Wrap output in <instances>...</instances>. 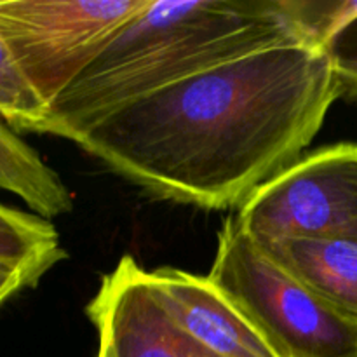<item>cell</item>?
I'll return each mask as SVG.
<instances>
[{
	"mask_svg": "<svg viewBox=\"0 0 357 357\" xmlns=\"http://www.w3.org/2000/svg\"><path fill=\"white\" fill-rule=\"evenodd\" d=\"M340 96L324 47L275 45L131 101L73 143L155 197L241 209L303 159Z\"/></svg>",
	"mask_w": 357,
	"mask_h": 357,
	"instance_id": "1",
	"label": "cell"
},
{
	"mask_svg": "<svg viewBox=\"0 0 357 357\" xmlns=\"http://www.w3.org/2000/svg\"><path fill=\"white\" fill-rule=\"evenodd\" d=\"M284 44H310L291 0H149L52 101L42 132L73 142L131 101Z\"/></svg>",
	"mask_w": 357,
	"mask_h": 357,
	"instance_id": "2",
	"label": "cell"
},
{
	"mask_svg": "<svg viewBox=\"0 0 357 357\" xmlns=\"http://www.w3.org/2000/svg\"><path fill=\"white\" fill-rule=\"evenodd\" d=\"M208 278L279 357H357V324L272 260L236 216L220 229Z\"/></svg>",
	"mask_w": 357,
	"mask_h": 357,
	"instance_id": "3",
	"label": "cell"
},
{
	"mask_svg": "<svg viewBox=\"0 0 357 357\" xmlns=\"http://www.w3.org/2000/svg\"><path fill=\"white\" fill-rule=\"evenodd\" d=\"M149 0H2L0 47L52 101Z\"/></svg>",
	"mask_w": 357,
	"mask_h": 357,
	"instance_id": "4",
	"label": "cell"
},
{
	"mask_svg": "<svg viewBox=\"0 0 357 357\" xmlns=\"http://www.w3.org/2000/svg\"><path fill=\"white\" fill-rule=\"evenodd\" d=\"M258 241L337 239L357 246V145L324 146L261 187L236 215Z\"/></svg>",
	"mask_w": 357,
	"mask_h": 357,
	"instance_id": "5",
	"label": "cell"
},
{
	"mask_svg": "<svg viewBox=\"0 0 357 357\" xmlns=\"http://www.w3.org/2000/svg\"><path fill=\"white\" fill-rule=\"evenodd\" d=\"M86 312L114 357H220L162 309L149 272L129 255L103 275Z\"/></svg>",
	"mask_w": 357,
	"mask_h": 357,
	"instance_id": "6",
	"label": "cell"
},
{
	"mask_svg": "<svg viewBox=\"0 0 357 357\" xmlns=\"http://www.w3.org/2000/svg\"><path fill=\"white\" fill-rule=\"evenodd\" d=\"M149 282L162 309L215 354L279 357L209 278L160 267L149 272Z\"/></svg>",
	"mask_w": 357,
	"mask_h": 357,
	"instance_id": "7",
	"label": "cell"
},
{
	"mask_svg": "<svg viewBox=\"0 0 357 357\" xmlns=\"http://www.w3.org/2000/svg\"><path fill=\"white\" fill-rule=\"evenodd\" d=\"M258 243L272 260L312 289L338 314L357 324L356 244L312 237H284Z\"/></svg>",
	"mask_w": 357,
	"mask_h": 357,
	"instance_id": "8",
	"label": "cell"
},
{
	"mask_svg": "<svg viewBox=\"0 0 357 357\" xmlns=\"http://www.w3.org/2000/svg\"><path fill=\"white\" fill-rule=\"evenodd\" d=\"M68 260L49 220L10 206L0 208V303L33 289L52 267Z\"/></svg>",
	"mask_w": 357,
	"mask_h": 357,
	"instance_id": "9",
	"label": "cell"
},
{
	"mask_svg": "<svg viewBox=\"0 0 357 357\" xmlns=\"http://www.w3.org/2000/svg\"><path fill=\"white\" fill-rule=\"evenodd\" d=\"M0 185L45 220L68 215L75 206L59 174L6 122L0 124Z\"/></svg>",
	"mask_w": 357,
	"mask_h": 357,
	"instance_id": "10",
	"label": "cell"
},
{
	"mask_svg": "<svg viewBox=\"0 0 357 357\" xmlns=\"http://www.w3.org/2000/svg\"><path fill=\"white\" fill-rule=\"evenodd\" d=\"M51 105L7 49L0 47V114L16 132H42Z\"/></svg>",
	"mask_w": 357,
	"mask_h": 357,
	"instance_id": "11",
	"label": "cell"
},
{
	"mask_svg": "<svg viewBox=\"0 0 357 357\" xmlns=\"http://www.w3.org/2000/svg\"><path fill=\"white\" fill-rule=\"evenodd\" d=\"M342 96H357V13L324 44Z\"/></svg>",
	"mask_w": 357,
	"mask_h": 357,
	"instance_id": "12",
	"label": "cell"
},
{
	"mask_svg": "<svg viewBox=\"0 0 357 357\" xmlns=\"http://www.w3.org/2000/svg\"><path fill=\"white\" fill-rule=\"evenodd\" d=\"M96 357H114V352H112V349L105 342H100V349H98Z\"/></svg>",
	"mask_w": 357,
	"mask_h": 357,
	"instance_id": "13",
	"label": "cell"
}]
</instances>
